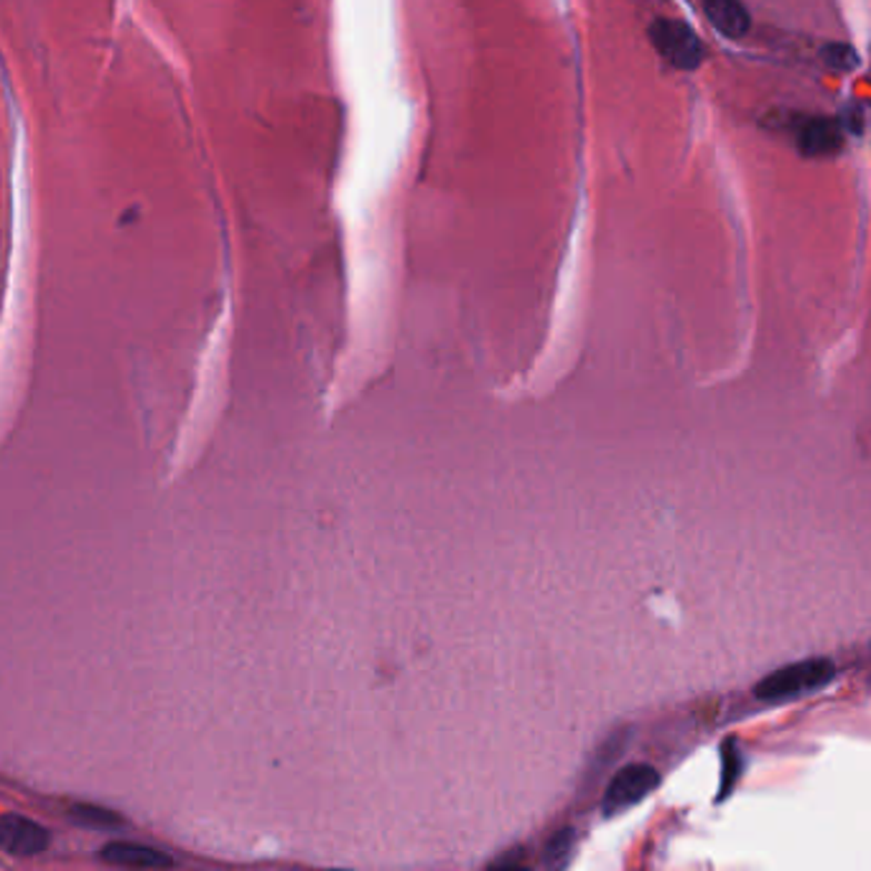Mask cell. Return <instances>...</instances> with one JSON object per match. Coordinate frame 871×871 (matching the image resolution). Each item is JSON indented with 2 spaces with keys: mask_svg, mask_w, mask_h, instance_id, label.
Returning a JSON list of instances; mask_svg holds the SVG:
<instances>
[{
  "mask_svg": "<svg viewBox=\"0 0 871 871\" xmlns=\"http://www.w3.org/2000/svg\"><path fill=\"white\" fill-rule=\"evenodd\" d=\"M798 146L808 159H829L843 146L841 128L831 118H810L798 130Z\"/></svg>",
  "mask_w": 871,
  "mask_h": 871,
  "instance_id": "6",
  "label": "cell"
},
{
  "mask_svg": "<svg viewBox=\"0 0 871 871\" xmlns=\"http://www.w3.org/2000/svg\"><path fill=\"white\" fill-rule=\"evenodd\" d=\"M821 59L825 67L835 69V72H851V69L859 64L857 51H853L849 43H829V47L821 51Z\"/></svg>",
  "mask_w": 871,
  "mask_h": 871,
  "instance_id": "9",
  "label": "cell"
},
{
  "mask_svg": "<svg viewBox=\"0 0 871 871\" xmlns=\"http://www.w3.org/2000/svg\"><path fill=\"white\" fill-rule=\"evenodd\" d=\"M490 871H533V869L520 867V864H502V867H494V869H490Z\"/></svg>",
  "mask_w": 871,
  "mask_h": 871,
  "instance_id": "11",
  "label": "cell"
},
{
  "mask_svg": "<svg viewBox=\"0 0 871 871\" xmlns=\"http://www.w3.org/2000/svg\"><path fill=\"white\" fill-rule=\"evenodd\" d=\"M72 818L77 823L90 825V829H116L123 823V818H118L112 810H104L98 805H74Z\"/></svg>",
  "mask_w": 871,
  "mask_h": 871,
  "instance_id": "8",
  "label": "cell"
},
{
  "mask_svg": "<svg viewBox=\"0 0 871 871\" xmlns=\"http://www.w3.org/2000/svg\"><path fill=\"white\" fill-rule=\"evenodd\" d=\"M100 857L104 864L128 869V871H167L173 867V859L169 853L130 841L108 843V847L100 851Z\"/></svg>",
  "mask_w": 871,
  "mask_h": 871,
  "instance_id": "5",
  "label": "cell"
},
{
  "mask_svg": "<svg viewBox=\"0 0 871 871\" xmlns=\"http://www.w3.org/2000/svg\"><path fill=\"white\" fill-rule=\"evenodd\" d=\"M660 774L652 764H627L614 774L602 798V813L607 818L622 815L658 788Z\"/></svg>",
  "mask_w": 871,
  "mask_h": 871,
  "instance_id": "2",
  "label": "cell"
},
{
  "mask_svg": "<svg viewBox=\"0 0 871 871\" xmlns=\"http://www.w3.org/2000/svg\"><path fill=\"white\" fill-rule=\"evenodd\" d=\"M655 49L678 69H695L703 59V47L691 26L675 19H658L650 26Z\"/></svg>",
  "mask_w": 871,
  "mask_h": 871,
  "instance_id": "3",
  "label": "cell"
},
{
  "mask_svg": "<svg viewBox=\"0 0 871 871\" xmlns=\"http://www.w3.org/2000/svg\"><path fill=\"white\" fill-rule=\"evenodd\" d=\"M705 19L727 39H742L752 26L742 0H701Z\"/></svg>",
  "mask_w": 871,
  "mask_h": 871,
  "instance_id": "7",
  "label": "cell"
},
{
  "mask_svg": "<svg viewBox=\"0 0 871 871\" xmlns=\"http://www.w3.org/2000/svg\"><path fill=\"white\" fill-rule=\"evenodd\" d=\"M571 849H573V833L571 831H561L551 841V847H548V861H551L553 867H561L563 861L569 859Z\"/></svg>",
  "mask_w": 871,
  "mask_h": 871,
  "instance_id": "10",
  "label": "cell"
},
{
  "mask_svg": "<svg viewBox=\"0 0 871 871\" xmlns=\"http://www.w3.org/2000/svg\"><path fill=\"white\" fill-rule=\"evenodd\" d=\"M49 847V831L19 813L0 815V849L11 857H37Z\"/></svg>",
  "mask_w": 871,
  "mask_h": 871,
  "instance_id": "4",
  "label": "cell"
},
{
  "mask_svg": "<svg viewBox=\"0 0 871 871\" xmlns=\"http://www.w3.org/2000/svg\"><path fill=\"white\" fill-rule=\"evenodd\" d=\"M833 675H835V665L829 658H808V660H800V663H790L772 670L770 675H764L762 681L757 683L754 695L768 703L790 701V699H798V695L813 693L818 688L829 685L833 681Z\"/></svg>",
  "mask_w": 871,
  "mask_h": 871,
  "instance_id": "1",
  "label": "cell"
}]
</instances>
